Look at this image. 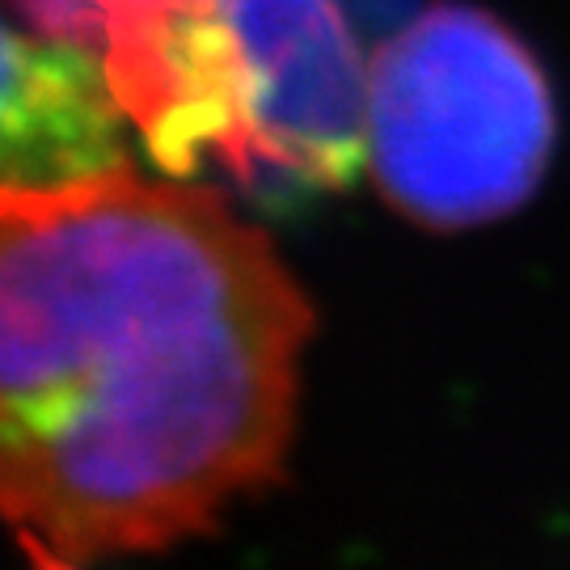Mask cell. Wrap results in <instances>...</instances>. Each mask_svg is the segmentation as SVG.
<instances>
[{
  "label": "cell",
  "instance_id": "277c9868",
  "mask_svg": "<svg viewBox=\"0 0 570 570\" xmlns=\"http://www.w3.org/2000/svg\"><path fill=\"white\" fill-rule=\"evenodd\" d=\"M122 127L94 51L0 21V190L72 183L119 165Z\"/></svg>",
  "mask_w": 570,
  "mask_h": 570
},
{
  "label": "cell",
  "instance_id": "3957f363",
  "mask_svg": "<svg viewBox=\"0 0 570 570\" xmlns=\"http://www.w3.org/2000/svg\"><path fill=\"white\" fill-rule=\"evenodd\" d=\"M553 140L537 56L473 4H431L367 56L364 165L414 225L473 228L515 212Z\"/></svg>",
  "mask_w": 570,
  "mask_h": 570
},
{
  "label": "cell",
  "instance_id": "7a4b0ae2",
  "mask_svg": "<svg viewBox=\"0 0 570 570\" xmlns=\"http://www.w3.org/2000/svg\"><path fill=\"white\" fill-rule=\"evenodd\" d=\"M89 26L165 174L301 195L364 165L367 56L338 0H89Z\"/></svg>",
  "mask_w": 570,
  "mask_h": 570
},
{
  "label": "cell",
  "instance_id": "6da1fadb",
  "mask_svg": "<svg viewBox=\"0 0 570 570\" xmlns=\"http://www.w3.org/2000/svg\"><path fill=\"white\" fill-rule=\"evenodd\" d=\"M313 308L199 186L110 165L0 190V524L47 562L161 550L266 487Z\"/></svg>",
  "mask_w": 570,
  "mask_h": 570
}]
</instances>
